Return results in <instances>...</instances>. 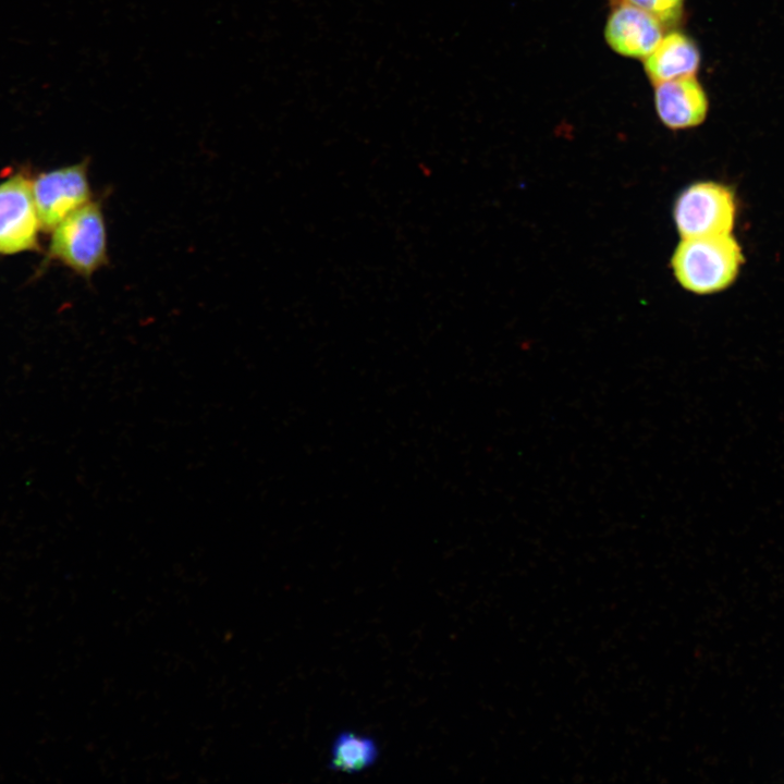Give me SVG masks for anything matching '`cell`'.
<instances>
[{
    "label": "cell",
    "mask_w": 784,
    "mask_h": 784,
    "mask_svg": "<svg viewBox=\"0 0 784 784\" xmlns=\"http://www.w3.org/2000/svg\"><path fill=\"white\" fill-rule=\"evenodd\" d=\"M744 261L731 234L685 237L676 246L671 267L677 282L695 294H712L730 286Z\"/></svg>",
    "instance_id": "1"
},
{
    "label": "cell",
    "mask_w": 784,
    "mask_h": 784,
    "mask_svg": "<svg viewBox=\"0 0 784 784\" xmlns=\"http://www.w3.org/2000/svg\"><path fill=\"white\" fill-rule=\"evenodd\" d=\"M48 258L76 274L90 279L109 261L108 233L101 201L91 199L52 231Z\"/></svg>",
    "instance_id": "2"
},
{
    "label": "cell",
    "mask_w": 784,
    "mask_h": 784,
    "mask_svg": "<svg viewBox=\"0 0 784 784\" xmlns=\"http://www.w3.org/2000/svg\"><path fill=\"white\" fill-rule=\"evenodd\" d=\"M735 217L732 191L716 182L688 185L673 205L674 224L682 238L731 234Z\"/></svg>",
    "instance_id": "3"
},
{
    "label": "cell",
    "mask_w": 784,
    "mask_h": 784,
    "mask_svg": "<svg viewBox=\"0 0 784 784\" xmlns=\"http://www.w3.org/2000/svg\"><path fill=\"white\" fill-rule=\"evenodd\" d=\"M41 230L51 232L63 219L93 199L88 160L39 173L32 180Z\"/></svg>",
    "instance_id": "4"
},
{
    "label": "cell",
    "mask_w": 784,
    "mask_h": 784,
    "mask_svg": "<svg viewBox=\"0 0 784 784\" xmlns=\"http://www.w3.org/2000/svg\"><path fill=\"white\" fill-rule=\"evenodd\" d=\"M40 231L32 179L24 173L9 176L0 183V255L37 250Z\"/></svg>",
    "instance_id": "5"
},
{
    "label": "cell",
    "mask_w": 784,
    "mask_h": 784,
    "mask_svg": "<svg viewBox=\"0 0 784 784\" xmlns=\"http://www.w3.org/2000/svg\"><path fill=\"white\" fill-rule=\"evenodd\" d=\"M664 29L656 17L644 10L614 2L604 26V38L616 53L644 60L658 46Z\"/></svg>",
    "instance_id": "6"
},
{
    "label": "cell",
    "mask_w": 784,
    "mask_h": 784,
    "mask_svg": "<svg viewBox=\"0 0 784 784\" xmlns=\"http://www.w3.org/2000/svg\"><path fill=\"white\" fill-rule=\"evenodd\" d=\"M654 107L666 127L684 130L705 121L709 102L696 76L688 75L656 84Z\"/></svg>",
    "instance_id": "7"
},
{
    "label": "cell",
    "mask_w": 784,
    "mask_h": 784,
    "mask_svg": "<svg viewBox=\"0 0 784 784\" xmlns=\"http://www.w3.org/2000/svg\"><path fill=\"white\" fill-rule=\"evenodd\" d=\"M700 64L696 42L681 32L663 36L653 51L644 59L645 73L652 85L695 75Z\"/></svg>",
    "instance_id": "8"
},
{
    "label": "cell",
    "mask_w": 784,
    "mask_h": 784,
    "mask_svg": "<svg viewBox=\"0 0 784 784\" xmlns=\"http://www.w3.org/2000/svg\"><path fill=\"white\" fill-rule=\"evenodd\" d=\"M379 757L377 743L353 732H342L331 746L329 768L344 773L360 772L373 765Z\"/></svg>",
    "instance_id": "9"
},
{
    "label": "cell",
    "mask_w": 784,
    "mask_h": 784,
    "mask_svg": "<svg viewBox=\"0 0 784 784\" xmlns=\"http://www.w3.org/2000/svg\"><path fill=\"white\" fill-rule=\"evenodd\" d=\"M685 0H613L637 7L656 17L664 28L676 26L683 17Z\"/></svg>",
    "instance_id": "10"
}]
</instances>
